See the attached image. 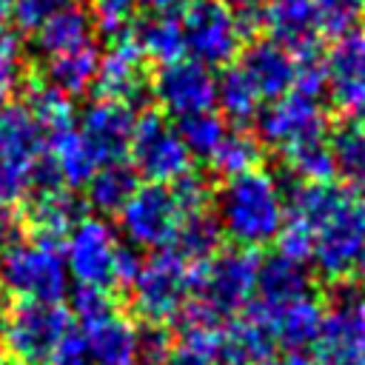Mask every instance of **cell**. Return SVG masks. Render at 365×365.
<instances>
[{
	"instance_id": "obj_21",
	"label": "cell",
	"mask_w": 365,
	"mask_h": 365,
	"mask_svg": "<svg viewBox=\"0 0 365 365\" xmlns=\"http://www.w3.org/2000/svg\"><path fill=\"white\" fill-rule=\"evenodd\" d=\"M43 151L46 134L26 103H6V108L0 111V165L26 174Z\"/></svg>"
},
{
	"instance_id": "obj_24",
	"label": "cell",
	"mask_w": 365,
	"mask_h": 365,
	"mask_svg": "<svg viewBox=\"0 0 365 365\" xmlns=\"http://www.w3.org/2000/svg\"><path fill=\"white\" fill-rule=\"evenodd\" d=\"M137 185H140V177L131 168V163H106V165H97L91 180L86 182L83 202L88 211H94L103 220L120 217V211L125 208Z\"/></svg>"
},
{
	"instance_id": "obj_20",
	"label": "cell",
	"mask_w": 365,
	"mask_h": 365,
	"mask_svg": "<svg viewBox=\"0 0 365 365\" xmlns=\"http://www.w3.org/2000/svg\"><path fill=\"white\" fill-rule=\"evenodd\" d=\"M240 68L251 77L262 100H277L294 88L297 60L271 37H254L245 43Z\"/></svg>"
},
{
	"instance_id": "obj_8",
	"label": "cell",
	"mask_w": 365,
	"mask_h": 365,
	"mask_svg": "<svg viewBox=\"0 0 365 365\" xmlns=\"http://www.w3.org/2000/svg\"><path fill=\"white\" fill-rule=\"evenodd\" d=\"M128 160L137 177L163 185H171L177 177L191 171V154L185 151L177 125L163 111L154 108H145L143 117L137 120Z\"/></svg>"
},
{
	"instance_id": "obj_38",
	"label": "cell",
	"mask_w": 365,
	"mask_h": 365,
	"mask_svg": "<svg viewBox=\"0 0 365 365\" xmlns=\"http://www.w3.org/2000/svg\"><path fill=\"white\" fill-rule=\"evenodd\" d=\"M137 3L140 0H91V20L100 34L108 40L128 34L137 20Z\"/></svg>"
},
{
	"instance_id": "obj_36",
	"label": "cell",
	"mask_w": 365,
	"mask_h": 365,
	"mask_svg": "<svg viewBox=\"0 0 365 365\" xmlns=\"http://www.w3.org/2000/svg\"><path fill=\"white\" fill-rule=\"evenodd\" d=\"M174 125H177V134H180L185 151L191 154V160H194V157L208 160V157L217 151V145L222 143L225 131H228L225 117L217 114L214 108H211V111H200V114L180 117Z\"/></svg>"
},
{
	"instance_id": "obj_15",
	"label": "cell",
	"mask_w": 365,
	"mask_h": 365,
	"mask_svg": "<svg viewBox=\"0 0 365 365\" xmlns=\"http://www.w3.org/2000/svg\"><path fill=\"white\" fill-rule=\"evenodd\" d=\"M137 114L131 106L108 97H94L77 117V134L94 154L97 165L106 163H125L131 137H134Z\"/></svg>"
},
{
	"instance_id": "obj_2",
	"label": "cell",
	"mask_w": 365,
	"mask_h": 365,
	"mask_svg": "<svg viewBox=\"0 0 365 365\" xmlns=\"http://www.w3.org/2000/svg\"><path fill=\"white\" fill-rule=\"evenodd\" d=\"M217 222L222 237L240 248H259L277 240L285 220V194L277 177L265 168H251L245 174L222 180L214 194Z\"/></svg>"
},
{
	"instance_id": "obj_4",
	"label": "cell",
	"mask_w": 365,
	"mask_h": 365,
	"mask_svg": "<svg viewBox=\"0 0 365 365\" xmlns=\"http://www.w3.org/2000/svg\"><path fill=\"white\" fill-rule=\"evenodd\" d=\"M0 285L17 299L63 302L68 294V268L63 248L37 240H17L0 254Z\"/></svg>"
},
{
	"instance_id": "obj_48",
	"label": "cell",
	"mask_w": 365,
	"mask_h": 365,
	"mask_svg": "<svg viewBox=\"0 0 365 365\" xmlns=\"http://www.w3.org/2000/svg\"><path fill=\"white\" fill-rule=\"evenodd\" d=\"M271 365H317V362L305 351H285L279 359H271Z\"/></svg>"
},
{
	"instance_id": "obj_1",
	"label": "cell",
	"mask_w": 365,
	"mask_h": 365,
	"mask_svg": "<svg viewBox=\"0 0 365 365\" xmlns=\"http://www.w3.org/2000/svg\"><path fill=\"white\" fill-rule=\"evenodd\" d=\"M259 254L254 248H220L211 259L191 268V294L180 314V325H225L254 299Z\"/></svg>"
},
{
	"instance_id": "obj_44",
	"label": "cell",
	"mask_w": 365,
	"mask_h": 365,
	"mask_svg": "<svg viewBox=\"0 0 365 365\" xmlns=\"http://www.w3.org/2000/svg\"><path fill=\"white\" fill-rule=\"evenodd\" d=\"M291 91H299L311 100H322V94H328V68L322 51L297 60V77Z\"/></svg>"
},
{
	"instance_id": "obj_53",
	"label": "cell",
	"mask_w": 365,
	"mask_h": 365,
	"mask_svg": "<svg viewBox=\"0 0 365 365\" xmlns=\"http://www.w3.org/2000/svg\"><path fill=\"white\" fill-rule=\"evenodd\" d=\"M9 9H11V0H0V23L9 17Z\"/></svg>"
},
{
	"instance_id": "obj_13",
	"label": "cell",
	"mask_w": 365,
	"mask_h": 365,
	"mask_svg": "<svg viewBox=\"0 0 365 365\" xmlns=\"http://www.w3.org/2000/svg\"><path fill=\"white\" fill-rule=\"evenodd\" d=\"M151 100L160 103L165 117H188L211 111L217 103V77L191 57L157 66L151 74Z\"/></svg>"
},
{
	"instance_id": "obj_23",
	"label": "cell",
	"mask_w": 365,
	"mask_h": 365,
	"mask_svg": "<svg viewBox=\"0 0 365 365\" xmlns=\"http://www.w3.org/2000/svg\"><path fill=\"white\" fill-rule=\"evenodd\" d=\"M94 20L91 11L80 3H66L60 11H54L37 31H34V51L43 57H54L71 48H80L94 40Z\"/></svg>"
},
{
	"instance_id": "obj_5",
	"label": "cell",
	"mask_w": 365,
	"mask_h": 365,
	"mask_svg": "<svg viewBox=\"0 0 365 365\" xmlns=\"http://www.w3.org/2000/svg\"><path fill=\"white\" fill-rule=\"evenodd\" d=\"M3 348L17 365H46L57 342L71 331L74 317L63 302L17 299L3 317Z\"/></svg>"
},
{
	"instance_id": "obj_12",
	"label": "cell",
	"mask_w": 365,
	"mask_h": 365,
	"mask_svg": "<svg viewBox=\"0 0 365 365\" xmlns=\"http://www.w3.org/2000/svg\"><path fill=\"white\" fill-rule=\"evenodd\" d=\"M94 91L97 97L120 100L125 106L137 108H151V74H148V60L137 48L131 31L108 40L106 51H100V66L94 77Z\"/></svg>"
},
{
	"instance_id": "obj_29",
	"label": "cell",
	"mask_w": 365,
	"mask_h": 365,
	"mask_svg": "<svg viewBox=\"0 0 365 365\" xmlns=\"http://www.w3.org/2000/svg\"><path fill=\"white\" fill-rule=\"evenodd\" d=\"M171 248L191 265H200V262L211 259L222 248V228H220L217 217L208 208L182 214V220L177 225V234L171 240Z\"/></svg>"
},
{
	"instance_id": "obj_51",
	"label": "cell",
	"mask_w": 365,
	"mask_h": 365,
	"mask_svg": "<svg viewBox=\"0 0 365 365\" xmlns=\"http://www.w3.org/2000/svg\"><path fill=\"white\" fill-rule=\"evenodd\" d=\"M354 114H356V120H354V123H356V125L365 131V100H362V103L354 108Z\"/></svg>"
},
{
	"instance_id": "obj_57",
	"label": "cell",
	"mask_w": 365,
	"mask_h": 365,
	"mask_svg": "<svg viewBox=\"0 0 365 365\" xmlns=\"http://www.w3.org/2000/svg\"><path fill=\"white\" fill-rule=\"evenodd\" d=\"M265 365H271V362H265Z\"/></svg>"
},
{
	"instance_id": "obj_46",
	"label": "cell",
	"mask_w": 365,
	"mask_h": 365,
	"mask_svg": "<svg viewBox=\"0 0 365 365\" xmlns=\"http://www.w3.org/2000/svg\"><path fill=\"white\" fill-rule=\"evenodd\" d=\"M46 365H91L88 348H86V336L71 328V331L57 342V348L51 351V356H48Z\"/></svg>"
},
{
	"instance_id": "obj_3",
	"label": "cell",
	"mask_w": 365,
	"mask_h": 365,
	"mask_svg": "<svg viewBox=\"0 0 365 365\" xmlns=\"http://www.w3.org/2000/svg\"><path fill=\"white\" fill-rule=\"evenodd\" d=\"M365 248V200L354 191H342L334 208L314 231L311 262L328 282H345L354 277Z\"/></svg>"
},
{
	"instance_id": "obj_6",
	"label": "cell",
	"mask_w": 365,
	"mask_h": 365,
	"mask_svg": "<svg viewBox=\"0 0 365 365\" xmlns=\"http://www.w3.org/2000/svg\"><path fill=\"white\" fill-rule=\"evenodd\" d=\"M180 31L185 57L205 68L231 66L245 46L237 11L222 0H188L180 9Z\"/></svg>"
},
{
	"instance_id": "obj_32",
	"label": "cell",
	"mask_w": 365,
	"mask_h": 365,
	"mask_svg": "<svg viewBox=\"0 0 365 365\" xmlns=\"http://www.w3.org/2000/svg\"><path fill=\"white\" fill-rule=\"evenodd\" d=\"M222 325H180L163 365H220Z\"/></svg>"
},
{
	"instance_id": "obj_55",
	"label": "cell",
	"mask_w": 365,
	"mask_h": 365,
	"mask_svg": "<svg viewBox=\"0 0 365 365\" xmlns=\"http://www.w3.org/2000/svg\"><path fill=\"white\" fill-rule=\"evenodd\" d=\"M3 108H6V94L0 91V111H3Z\"/></svg>"
},
{
	"instance_id": "obj_30",
	"label": "cell",
	"mask_w": 365,
	"mask_h": 365,
	"mask_svg": "<svg viewBox=\"0 0 365 365\" xmlns=\"http://www.w3.org/2000/svg\"><path fill=\"white\" fill-rule=\"evenodd\" d=\"M46 151L54 160L63 185L71 188V191L86 188V182L97 171L94 154L88 151V145L80 140V134L74 128H66V131H57V134L46 137Z\"/></svg>"
},
{
	"instance_id": "obj_17",
	"label": "cell",
	"mask_w": 365,
	"mask_h": 365,
	"mask_svg": "<svg viewBox=\"0 0 365 365\" xmlns=\"http://www.w3.org/2000/svg\"><path fill=\"white\" fill-rule=\"evenodd\" d=\"M259 14L268 37L279 43L294 60L322 51L317 0H268Z\"/></svg>"
},
{
	"instance_id": "obj_45",
	"label": "cell",
	"mask_w": 365,
	"mask_h": 365,
	"mask_svg": "<svg viewBox=\"0 0 365 365\" xmlns=\"http://www.w3.org/2000/svg\"><path fill=\"white\" fill-rule=\"evenodd\" d=\"M23 80V48L11 31H0V91L6 94Z\"/></svg>"
},
{
	"instance_id": "obj_52",
	"label": "cell",
	"mask_w": 365,
	"mask_h": 365,
	"mask_svg": "<svg viewBox=\"0 0 365 365\" xmlns=\"http://www.w3.org/2000/svg\"><path fill=\"white\" fill-rule=\"evenodd\" d=\"M362 282H365V248H362V257H359V262H356V271H354Z\"/></svg>"
},
{
	"instance_id": "obj_31",
	"label": "cell",
	"mask_w": 365,
	"mask_h": 365,
	"mask_svg": "<svg viewBox=\"0 0 365 365\" xmlns=\"http://www.w3.org/2000/svg\"><path fill=\"white\" fill-rule=\"evenodd\" d=\"M259 160H262V143L257 140V134L248 131V128L234 125V128L225 131L222 143L208 157V165L217 177L228 180V177L245 174L251 168H259Z\"/></svg>"
},
{
	"instance_id": "obj_14",
	"label": "cell",
	"mask_w": 365,
	"mask_h": 365,
	"mask_svg": "<svg viewBox=\"0 0 365 365\" xmlns=\"http://www.w3.org/2000/svg\"><path fill=\"white\" fill-rule=\"evenodd\" d=\"M120 245L123 242L117 240V231L103 217H83L63 242V259L68 277H74L77 285L111 288V274Z\"/></svg>"
},
{
	"instance_id": "obj_11",
	"label": "cell",
	"mask_w": 365,
	"mask_h": 365,
	"mask_svg": "<svg viewBox=\"0 0 365 365\" xmlns=\"http://www.w3.org/2000/svg\"><path fill=\"white\" fill-rule=\"evenodd\" d=\"M317 365H365V297L345 288L322 317L314 339Z\"/></svg>"
},
{
	"instance_id": "obj_16",
	"label": "cell",
	"mask_w": 365,
	"mask_h": 365,
	"mask_svg": "<svg viewBox=\"0 0 365 365\" xmlns=\"http://www.w3.org/2000/svg\"><path fill=\"white\" fill-rule=\"evenodd\" d=\"M245 314L254 317L271 334L274 345H279L285 351H305L314 345V339L322 328L325 305L317 297V291H311V294L297 297L282 305H262V302L251 299L245 305Z\"/></svg>"
},
{
	"instance_id": "obj_49",
	"label": "cell",
	"mask_w": 365,
	"mask_h": 365,
	"mask_svg": "<svg viewBox=\"0 0 365 365\" xmlns=\"http://www.w3.org/2000/svg\"><path fill=\"white\" fill-rule=\"evenodd\" d=\"M148 11H177V9H182L188 0H140Z\"/></svg>"
},
{
	"instance_id": "obj_27",
	"label": "cell",
	"mask_w": 365,
	"mask_h": 365,
	"mask_svg": "<svg viewBox=\"0 0 365 365\" xmlns=\"http://www.w3.org/2000/svg\"><path fill=\"white\" fill-rule=\"evenodd\" d=\"M131 37H134L137 48L143 51V57L154 60L157 66H165V63L185 57L180 17L174 11H151L148 17L134 20Z\"/></svg>"
},
{
	"instance_id": "obj_18",
	"label": "cell",
	"mask_w": 365,
	"mask_h": 365,
	"mask_svg": "<svg viewBox=\"0 0 365 365\" xmlns=\"http://www.w3.org/2000/svg\"><path fill=\"white\" fill-rule=\"evenodd\" d=\"M83 214H86V202L71 188H54V191H43V194H29L20 222L26 228L29 240L63 248L66 237L83 220Z\"/></svg>"
},
{
	"instance_id": "obj_50",
	"label": "cell",
	"mask_w": 365,
	"mask_h": 365,
	"mask_svg": "<svg viewBox=\"0 0 365 365\" xmlns=\"http://www.w3.org/2000/svg\"><path fill=\"white\" fill-rule=\"evenodd\" d=\"M225 6H231L234 11H242V9H259L262 0H222Z\"/></svg>"
},
{
	"instance_id": "obj_43",
	"label": "cell",
	"mask_w": 365,
	"mask_h": 365,
	"mask_svg": "<svg viewBox=\"0 0 365 365\" xmlns=\"http://www.w3.org/2000/svg\"><path fill=\"white\" fill-rule=\"evenodd\" d=\"M68 0H11L9 17L14 23L17 31L23 34H34L54 11H60Z\"/></svg>"
},
{
	"instance_id": "obj_22",
	"label": "cell",
	"mask_w": 365,
	"mask_h": 365,
	"mask_svg": "<svg viewBox=\"0 0 365 365\" xmlns=\"http://www.w3.org/2000/svg\"><path fill=\"white\" fill-rule=\"evenodd\" d=\"M137 325L125 314H111L83 328L91 365H137Z\"/></svg>"
},
{
	"instance_id": "obj_19",
	"label": "cell",
	"mask_w": 365,
	"mask_h": 365,
	"mask_svg": "<svg viewBox=\"0 0 365 365\" xmlns=\"http://www.w3.org/2000/svg\"><path fill=\"white\" fill-rule=\"evenodd\" d=\"M328 97L339 111H354L365 100V29L336 37L325 57Z\"/></svg>"
},
{
	"instance_id": "obj_54",
	"label": "cell",
	"mask_w": 365,
	"mask_h": 365,
	"mask_svg": "<svg viewBox=\"0 0 365 365\" xmlns=\"http://www.w3.org/2000/svg\"><path fill=\"white\" fill-rule=\"evenodd\" d=\"M3 317H6V291L0 285V322H3Z\"/></svg>"
},
{
	"instance_id": "obj_25",
	"label": "cell",
	"mask_w": 365,
	"mask_h": 365,
	"mask_svg": "<svg viewBox=\"0 0 365 365\" xmlns=\"http://www.w3.org/2000/svg\"><path fill=\"white\" fill-rule=\"evenodd\" d=\"M97 66H100V46H97V40H91V43H86L80 48L46 57L43 80L51 88L63 91L68 100H74V97H83L86 91L94 88Z\"/></svg>"
},
{
	"instance_id": "obj_56",
	"label": "cell",
	"mask_w": 365,
	"mask_h": 365,
	"mask_svg": "<svg viewBox=\"0 0 365 365\" xmlns=\"http://www.w3.org/2000/svg\"><path fill=\"white\" fill-rule=\"evenodd\" d=\"M359 197H362V200H365V180H362V182H359Z\"/></svg>"
},
{
	"instance_id": "obj_47",
	"label": "cell",
	"mask_w": 365,
	"mask_h": 365,
	"mask_svg": "<svg viewBox=\"0 0 365 365\" xmlns=\"http://www.w3.org/2000/svg\"><path fill=\"white\" fill-rule=\"evenodd\" d=\"M143 257L134 251V245H120L117 259H114V274H111V288L117 291H128L140 274Z\"/></svg>"
},
{
	"instance_id": "obj_39",
	"label": "cell",
	"mask_w": 365,
	"mask_h": 365,
	"mask_svg": "<svg viewBox=\"0 0 365 365\" xmlns=\"http://www.w3.org/2000/svg\"><path fill=\"white\" fill-rule=\"evenodd\" d=\"M322 37H342L365 17V0H317Z\"/></svg>"
},
{
	"instance_id": "obj_35",
	"label": "cell",
	"mask_w": 365,
	"mask_h": 365,
	"mask_svg": "<svg viewBox=\"0 0 365 365\" xmlns=\"http://www.w3.org/2000/svg\"><path fill=\"white\" fill-rule=\"evenodd\" d=\"M282 163H285L288 174H294V180H299V182H334L336 180L334 157H331L325 137L285 148Z\"/></svg>"
},
{
	"instance_id": "obj_7",
	"label": "cell",
	"mask_w": 365,
	"mask_h": 365,
	"mask_svg": "<svg viewBox=\"0 0 365 365\" xmlns=\"http://www.w3.org/2000/svg\"><path fill=\"white\" fill-rule=\"evenodd\" d=\"M191 262H185L171 245L151 251L143 259L134 285L128 288L134 311L145 322H168L180 314L191 294Z\"/></svg>"
},
{
	"instance_id": "obj_41",
	"label": "cell",
	"mask_w": 365,
	"mask_h": 365,
	"mask_svg": "<svg viewBox=\"0 0 365 365\" xmlns=\"http://www.w3.org/2000/svg\"><path fill=\"white\" fill-rule=\"evenodd\" d=\"M174 334L163 322H145L137 331V365H163L171 351Z\"/></svg>"
},
{
	"instance_id": "obj_34",
	"label": "cell",
	"mask_w": 365,
	"mask_h": 365,
	"mask_svg": "<svg viewBox=\"0 0 365 365\" xmlns=\"http://www.w3.org/2000/svg\"><path fill=\"white\" fill-rule=\"evenodd\" d=\"M328 148L336 177L359 185L365 180V131L356 123H339L328 134Z\"/></svg>"
},
{
	"instance_id": "obj_26",
	"label": "cell",
	"mask_w": 365,
	"mask_h": 365,
	"mask_svg": "<svg viewBox=\"0 0 365 365\" xmlns=\"http://www.w3.org/2000/svg\"><path fill=\"white\" fill-rule=\"evenodd\" d=\"M314 291L311 274L302 262H294L282 254L265 257L259 259V271H257V291L254 299L262 305H282L291 302L297 297H305Z\"/></svg>"
},
{
	"instance_id": "obj_40",
	"label": "cell",
	"mask_w": 365,
	"mask_h": 365,
	"mask_svg": "<svg viewBox=\"0 0 365 365\" xmlns=\"http://www.w3.org/2000/svg\"><path fill=\"white\" fill-rule=\"evenodd\" d=\"M171 191L182 208V214H191V211H205L214 200V188H211V180L202 174V171H185L182 177H177L171 182Z\"/></svg>"
},
{
	"instance_id": "obj_33",
	"label": "cell",
	"mask_w": 365,
	"mask_h": 365,
	"mask_svg": "<svg viewBox=\"0 0 365 365\" xmlns=\"http://www.w3.org/2000/svg\"><path fill=\"white\" fill-rule=\"evenodd\" d=\"M26 108L31 111V117L37 120V125L43 128L46 137L71 128V120H74L71 100L63 91L51 88L46 80L29 77V83H26Z\"/></svg>"
},
{
	"instance_id": "obj_28",
	"label": "cell",
	"mask_w": 365,
	"mask_h": 365,
	"mask_svg": "<svg viewBox=\"0 0 365 365\" xmlns=\"http://www.w3.org/2000/svg\"><path fill=\"white\" fill-rule=\"evenodd\" d=\"M225 123H234L237 128H245L248 123H254L257 111L262 108V97L257 91V86L251 83V77L240 68V66H222L220 77H217V103Z\"/></svg>"
},
{
	"instance_id": "obj_9",
	"label": "cell",
	"mask_w": 365,
	"mask_h": 365,
	"mask_svg": "<svg viewBox=\"0 0 365 365\" xmlns=\"http://www.w3.org/2000/svg\"><path fill=\"white\" fill-rule=\"evenodd\" d=\"M254 134L262 145L277 148L282 154L285 148H294L299 143L322 140L328 134V114L319 100H311L299 91H288L257 111Z\"/></svg>"
},
{
	"instance_id": "obj_37",
	"label": "cell",
	"mask_w": 365,
	"mask_h": 365,
	"mask_svg": "<svg viewBox=\"0 0 365 365\" xmlns=\"http://www.w3.org/2000/svg\"><path fill=\"white\" fill-rule=\"evenodd\" d=\"M66 308L71 311V317L83 328L120 311L117 308V297L111 294V288H103V285H77L71 291V302Z\"/></svg>"
},
{
	"instance_id": "obj_10",
	"label": "cell",
	"mask_w": 365,
	"mask_h": 365,
	"mask_svg": "<svg viewBox=\"0 0 365 365\" xmlns=\"http://www.w3.org/2000/svg\"><path fill=\"white\" fill-rule=\"evenodd\" d=\"M120 231L134 248H165L171 245L177 225L182 220V208L171 191V185L163 182H145L137 185L125 208L120 211Z\"/></svg>"
},
{
	"instance_id": "obj_42",
	"label": "cell",
	"mask_w": 365,
	"mask_h": 365,
	"mask_svg": "<svg viewBox=\"0 0 365 365\" xmlns=\"http://www.w3.org/2000/svg\"><path fill=\"white\" fill-rule=\"evenodd\" d=\"M274 242H277V254H282V257H288V259L305 265V262L311 259V251H314V231H311L308 225H302V222L285 217V220H282V228H279V234H277Z\"/></svg>"
}]
</instances>
